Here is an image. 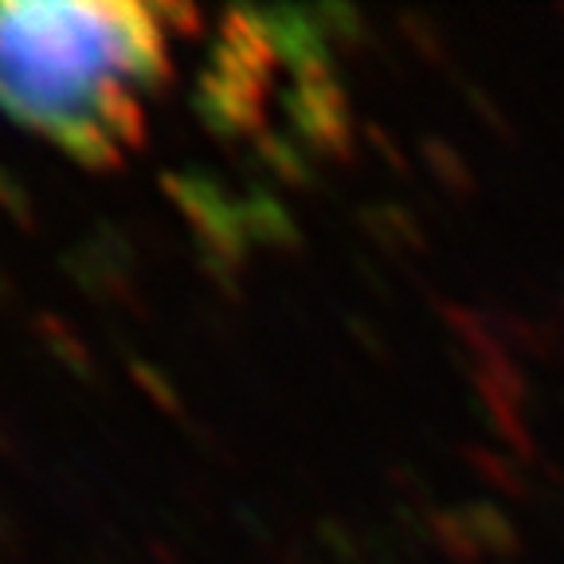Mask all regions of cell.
Listing matches in <instances>:
<instances>
[{"mask_svg":"<svg viewBox=\"0 0 564 564\" xmlns=\"http://www.w3.org/2000/svg\"><path fill=\"white\" fill-rule=\"evenodd\" d=\"M165 32L150 4H0V110L59 145L75 130L130 141V87L165 79Z\"/></svg>","mask_w":564,"mask_h":564,"instance_id":"1","label":"cell"},{"mask_svg":"<svg viewBox=\"0 0 564 564\" xmlns=\"http://www.w3.org/2000/svg\"><path fill=\"white\" fill-rule=\"evenodd\" d=\"M294 83L279 95L282 115L291 126V138L314 158L349 161V98L337 79L334 59H314L306 67L291 70Z\"/></svg>","mask_w":564,"mask_h":564,"instance_id":"2","label":"cell"},{"mask_svg":"<svg viewBox=\"0 0 564 564\" xmlns=\"http://www.w3.org/2000/svg\"><path fill=\"white\" fill-rule=\"evenodd\" d=\"M357 224L361 231L380 247V256L388 259H404V256H420L427 251V231H423L420 216L408 212L397 200H380V204H365L357 208Z\"/></svg>","mask_w":564,"mask_h":564,"instance_id":"3","label":"cell"},{"mask_svg":"<svg viewBox=\"0 0 564 564\" xmlns=\"http://www.w3.org/2000/svg\"><path fill=\"white\" fill-rule=\"evenodd\" d=\"M236 204L251 247H271V251H299L302 247V236L294 228L291 212L282 208V200L274 193H247Z\"/></svg>","mask_w":564,"mask_h":564,"instance_id":"4","label":"cell"},{"mask_svg":"<svg viewBox=\"0 0 564 564\" xmlns=\"http://www.w3.org/2000/svg\"><path fill=\"white\" fill-rule=\"evenodd\" d=\"M256 158L274 181L291 188H314L317 185V158L310 150H302L291 133H271L263 130L256 138Z\"/></svg>","mask_w":564,"mask_h":564,"instance_id":"5","label":"cell"},{"mask_svg":"<svg viewBox=\"0 0 564 564\" xmlns=\"http://www.w3.org/2000/svg\"><path fill=\"white\" fill-rule=\"evenodd\" d=\"M463 458L478 470V478H486L490 486H498L506 498H521V502H529L533 490H538V475H533L529 463H521L518 455H502V451L482 447V443H467V447H463Z\"/></svg>","mask_w":564,"mask_h":564,"instance_id":"6","label":"cell"},{"mask_svg":"<svg viewBox=\"0 0 564 564\" xmlns=\"http://www.w3.org/2000/svg\"><path fill=\"white\" fill-rule=\"evenodd\" d=\"M463 518H467L470 533H475L478 549L486 556H498L502 564H513V556H521V533L510 518H506L502 506L494 502H463L458 506Z\"/></svg>","mask_w":564,"mask_h":564,"instance_id":"7","label":"cell"},{"mask_svg":"<svg viewBox=\"0 0 564 564\" xmlns=\"http://www.w3.org/2000/svg\"><path fill=\"white\" fill-rule=\"evenodd\" d=\"M420 161H423V169L432 173L435 185H440L447 196H455V200L475 196V188H478L475 169H470V161L463 158L447 138H423L420 141Z\"/></svg>","mask_w":564,"mask_h":564,"instance_id":"8","label":"cell"},{"mask_svg":"<svg viewBox=\"0 0 564 564\" xmlns=\"http://www.w3.org/2000/svg\"><path fill=\"white\" fill-rule=\"evenodd\" d=\"M427 521H432V538L435 549L447 556L451 564H482V549H478L475 533H470L467 518L458 506H435L427 510Z\"/></svg>","mask_w":564,"mask_h":564,"instance_id":"9","label":"cell"},{"mask_svg":"<svg viewBox=\"0 0 564 564\" xmlns=\"http://www.w3.org/2000/svg\"><path fill=\"white\" fill-rule=\"evenodd\" d=\"M397 24H400V35H404V44L412 47L415 59L451 70V63H455L451 59V44L432 17H423V12H400Z\"/></svg>","mask_w":564,"mask_h":564,"instance_id":"10","label":"cell"},{"mask_svg":"<svg viewBox=\"0 0 564 564\" xmlns=\"http://www.w3.org/2000/svg\"><path fill=\"white\" fill-rule=\"evenodd\" d=\"M314 17L326 32V40H337L341 47H361L372 35L365 28V17L352 4H314Z\"/></svg>","mask_w":564,"mask_h":564,"instance_id":"11","label":"cell"},{"mask_svg":"<svg viewBox=\"0 0 564 564\" xmlns=\"http://www.w3.org/2000/svg\"><path fill=\"white\" fill-rule=\"evenodd\" d=\"M35 326H40V334H44L47 349H52L70 372H79L83 380H90V357H87V349L79 345V337L70 334L67 326H59V322H55V317H47V314L35 317Z\"/></svg>","mask_w":564,"mask_h":564,"instance_id":"12","label":"cell"},{"mask_svg":"<svg viewBox=\"0 0 564 564\" xmlns=\"http://www.w3.org/2000/svg\"><path fill=\"white\" fill-rule=\"evenodd\" d=\"M455 83H458V90H463V98H467V106L475 110L478 118H482L486 126H490L494 133L502 141H513L518 133H513V122H510V115L502 110V102L490 95L486 87H478V83H470V79H463V75H455Z\"/></svg>","mask_w":564,"mask_h":564,"instance_id":"13","label":"cell"},{"mask_svg":"<svg viewBox=\"0 0 564 564\" xmlns=\"http://www.w3.org/2000/svg\"><path fill=\"white\" fill-rule=\"evenodd\" d=\"M314 538H317V545L326 549V553L334 556L337 564H361L365 561L361 533H352V529L345 525V521H337V518L317 521Z\"/></svg>","mask_w":564,"mask_h":564,"instance_id":"14","label":"cell"},{"mask_svg":"<svg viewBox=\"0 0 564 564\" xmlns=\"http://www.w3.org/2000/svg\"><path fill=\"white\" fill-rule=\"evenodd\" d=\"M150 12L165 35H200V12L188 4H150Z\"/></svg>","mask_w":564,"mask_h":564,"instance_id":"15","label":"cell"},{"mask_svg":"<svg viewBox=\"0 0 564 564\" xmlns=\"http://www.w3.org/2000/svg\"><path fill=\"white\" fill-rule=\"evenodd\" d=\"M365 141H369L372 150L380 153V161H384L392 173H400V176H412V161L404 158V150H400L397 141H392V133L384 130V126H377V122H365Z\"/></svg>","mask_w":564,"mask_h":564,"instance_id":"16","label":"cell"},{"mask_svg":"<svg viewBox=\"0 0 564 564\" xmlns=\"http://www.w3.org/2000/svg\"><path fill=\"white\" fill-rule=\"evenodd\" d=\"M0 208L9 212L17 224H24V228L32 224V204H28V193L20 188L17 176L4 173V169H0Z\"/></svg>","mask_w":564,"mask_h":564,"instance_id":"17","label":"cell"},{"mask_svg":"<svg viewBox=\"0 0 564 564\" xmlns=\"http://www.w3.org/2000/svg\"><path fill=\"white\" fill-rule=\"evenodd\" d=\"M130 369H133V380H138V384L145 388V392H150V397L158 400V404L165 408V412H176L173 388L165 384V377H161V372H153L145 361H130Z\"/></svg>","mask_w":564,"mask_h":564,"instance_id":"18","label":"cell"},{"mask_svg":"<svg viewBox=\"0 0 564 564\" xmlns=\"http://www.w3.org/2000/svg\"><path fill=\"white\" fill-rule=\"evenodd\" d=\"M345 329H349L357 341L365 345V349L372 352V357H380V361H388V341L380 337V329H372L365 317H357V314H345Z\"/></svg>","mask_w":564,"mask_h":564,"instance_id":"19","label":"cell"},{"mask_svg":"<svg viewBox=\"0 0 564 564\" xmlns=\"http://www.w3.org/2000/svg\"><path fill=\"white\" fill-rule=\"evenodd\" d=\"M352 263H357V274H361V279H365V286H369L372 294H380V299H384V302L392 299V294H388V282H384V274H380L377 267L369 263V259H365V256H352Z\"/></svg>","mask_w":564,"mask_h":564,"instance_id":"20","label":"cell"},{"mask_svg":"<svg viewBox=\"0 0 564 564\" xmlns=\"http://www.w3.org/2000/svg\"><path fill=\"white\" fill-rule=\"evenodd\" d=\"M0 545H4V518H0Z\"/></svg>","mask_w":564,"mask_h":564,"instance_id":"21","label":"cell"},{"mask_svg":"<svg viewBox=\"0 0 564 564\" xmlns=\"http://www.w3.org/2000/svg\"><path fill=\"white\" fill-rule=\"evenodd\" d=\"M0 294H4V274H0Z\"/></svg>","mask_w":564,"mask_h":564,"instance_id":"22","label":"cell"},{"mask_svg":"<svg viewBox=\"0 0 564 564\" xmlns=\"http://www.w3.org/2000/svg\"><path fill=\"white\" fill-rule=\"evenodd\" d=\"M561 20H564V9H561Z\"/></svg>","mask_w":564,"mask_h":564,"instance_id":"23","label":"cell"}]
</instances>
